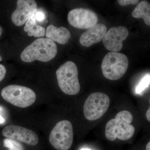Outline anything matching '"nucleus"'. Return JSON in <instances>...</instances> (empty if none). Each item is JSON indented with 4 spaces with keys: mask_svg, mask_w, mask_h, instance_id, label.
I'll return each instance as SVG.
<instances>
[{
    "mask_svg": "<svg viewBox=\"0 0 150 150\" xmlns=\"http://www.w3.org/2000/svg\"><path fill=\"white\" fill-rule=\"evenodd\" d=\"M133 116L131 112L123 110L118 112L115 118L108 121L105 126V136L110 141L118 139L125 141L134 136L135 129L131 125Z\"/></svg>",
    "mask_w": 150,
    "mask_h": 150,
    "instance_id": "f257e3e1",
    "label": "nucleus"
},
{
    "mask_svg": "<svg viewBox=\"0 0 150 150\" xmlns=\"http://www.w3.org/2000/svg\"><path fill=\"white\" fill-rule=\"evenodd\" d=\"M57 52V46L54 41L48 38H38L25 48L21 59L28 63L35 60L48 62L54 59Z\"/></svg>",
    "mask_w": 150,
    "mask_h": 150,
    "instance_id": "f03ea898",
    "label": "nucleus"
},
{
    "mask_svg": "<svg viewBox=\"0 0 150 150\" xmlns=\"http://www.w3.org/2000/svg\"><path fill=\"white\" fill-rule=\"evenodd\" d=\"M56 75L59 87L63 92L69 95L79 92L78 68L74 62L68 61L63 64L56 71Z\"/></svg>",
    "mask_w": 150,
    "mask_h": 150,
    "instance_id": "7ed1b4c3",
    "label": "nucleus"
},
{
    "mask_svg": "<svg viewBox=\"0 0 150 150\" xmlns=\"http://www.w3.org/2000/svg\"><path fill=\"white\" fill-rule=\"evenodd\" d=\"M129 60L126 55L119 52H110L103 58L101 70L103 76L110 80H118L128 69Z\"/></svg>",
    "mask_w": 150,
    "mask_h": 150,
    "instance_id": "20e7f679",
    "label": "nucleus"
},
{
    "mask_svg": "<svg viewBox=\"0 0 150 150\" xmlns=\"http://www.w3.org/2000/svg\"><path fill=\"white\" fill-rule=\"evenodd\" d=\"M1 95L8 102L22 108L32 105L36 98L35 93L31 89L16 85L6 87L1 91Z\"/></svg>",
    "mask_w": 150,
    "mask_h": 150,
    "instance_id": "39448f33",
    "label": "nucleus"
},
{
    "mask_svg": "<svg viewBox=\"0 0 150 150\" xmlns=\"http://www.w3.org/2000/svg\"><path fill=\"white\" fill-rule=\"evenodd\" d=\"M109 105L110 98L106 94L101 92L91 93L84 105L85 117L91 121L99 119L107 111Z\"/></svg>",
    "mask_w": 150,
    "mask_h": 150,
    "instance_id": "423d86ee",
    "label": "nucleus"
},
{
    "mask_svg": "<svg viewBox=\"0 0 150 150\" xmlns=\"http://www.w3.org/2000/svg\"><path fill=\"white\" fill-rule=\"evenodd\" d=\"M74 140L72 125L70 121H59L54 126L49 136V142L58 150H68L71 147Z\"/></svg>",
    "mask_w": 150,
    "mask_h": 150,
    "instance_id": "0eeeda50",
    "label": "nucleus"
},
{
    "mask_svg": "<svg viewBox=\"0 0 150 150\" xmlns=\"http://www.w3.org/2000/svg\"><path fill=\"white\" fill-rule=\"evenodd\" d=\"M68 20L73 27L79 29H88L96 24L98 17L94 12L89 9L77 8L69 12Z\"/></svg>",
    "mask_w": 150,
    "mask_h": 150,
    "instance_id": "6e6552de",
    "label": "nucleus"
},
{
    "mask_svg": "<svg viewBox=\"0 0 150 150\" xmlns=\"http://www.w3.org/2000/svg\"><path fill=\"white\" fill-rule=\"evenodd\" d=\"M4 137L25 143L30 146H35L38 143V138L34 131L16 125L6 126L2 131Z\"/></svg>",
    "mask_w": 150,
    "mask_h": 150,
    "instance_id": "1a4fd4ad",
    "label": "nucleus"
},
{
    "mask_svg": "<svg viewBox=\"0 0 150 150\" xmlns=\"http://www.w3.org/2000/svg\"><path fill=\"white\" fill-rule=\"evenodd\" d=\"M129 34V30L124 26L110 28L102 40L105 47L111 52L120 51L123 48V41L126 40Z\"/></svg>",
    "mask_w": 150,
    "mask_h": 150,
    "instance_id": "9d476101",
    "label": "nucleus"
},
{
    "mask_svg": "<svg viewBox=\"0 0 150 150\" xmlns=\"http://www.w3.org/2000/svg\"><path fill=\"white\" fill-rule=\"evenodd\" d=\"M37 10V4L35 1L18 0L17 2L16 9L11 16L12 21L16 26H22Z\"/></svg>",
    "mask_w": 150,
    "mask_h": 150,
    "instance_id": "9b49d317",
    "label": "nucleus"
},
{
    "mask_svg": "<svg viewBox=\"0 0 150 150\" xmlns=\"http://www.w3.org/2000/svg\"><path fill=\"white\" fill-rule=\"evenodd\" d=\"M107 30V27L104 24H96L82 34L79 39L80 43L82 46L89 47L98 43L103 40Z\"/></svg>",
    "mask_w": 150,
    "mask_h": 150,
    "instance_id": "f8f14e48",
    "label": "nucleus"
},
{
    "mask_svg": "<svg viewBox=\"0 0 150 150\" xmlns=\"http://www.w3.org/2000/svg\"><path fill=\"white\" fill-rule=\"evenodd\" d=\"M46 32L47 38L62 45L68 43L71 37L70 31L66 28H58L53 25L48 26Z\"/></svg>",
    "mask_w": 150,
    "mask_h": 150,
    "instance_id": "ddd939ff",
    "label": "nucleus"
},
{
    "mask_svg": "<svg viewBox=\"0 0 150 150\" xmlns=\"http://www.w3.org/2000/svg\"><path fill=\"white\" fill-rule=\"evenodd\" d=\"M24 30L25 32H28L29 36L38 37L44 36L46 32L44 28L38 25L36 23L35 13L33 14L25 23Z\"/></svg>",
    "mask_w": 150,
    "mask_h": 150,
    "instance_id": "4468645a",
    "label": "nucleus"
},
{
    "mask_svg": "<svg viewBox=\"0 0 150 150\" xmlns=\"http://www.w3.org/2000/svg\"><path fill=\"white\" fill-rule=\"evenodd\" d=\"M132 16L135 18H142L146 24L150 25V4L146 1L138 4L132 12Z\"/></svg>",
    "mask_w": 150,
    "mask_h": 150,
    "instance_id": "2eb2a0df",
    "label": "nucleus"
},
{
    "mask_svg": "<svg viewBox=\"0 0 150 150\" xmlns=\"http://www.w3.org/2000/svg\"><path fill=\"white\" fill-rule=\"evenodd\" d=\"M150 84V75H147L142 79L141 82L137 86L136 92L137 93H142L145 89L148 88Z\"/></svg>",
    "mask_w": 150,
    "mask_h": 150,
    "instance_id": "dca6fc26",
    "label": "nucleus"
},
{
    "mask_svg": "<svg viewBox=\"0 0 150 150\" xmlns=\"http://www.w3.org/2000/svg\"><path fill=\"white\" fill-rule=\"evenodd\" d=\"M118 2L120 5L125 6L129 4H137L139 1L138 0H118Z\"/></svg>",
    "mask_w": 150,
    "mask_h": 150,
    "instance_id": "f3484780",
    "label": "nucleus"
},
{
    "mask_svg": "<svg viewBox=\"0 0 150 150\" xmlns=\"http://www.w3.org/2000/svg\"><path fill=\"white\" fill-rule=\"evenodd\" d=\"M13 148L11 150H24V147L20 142L16 140L12 139Z\"/></svg>",
    "mask_w": 150,
    "mask_h": 150,
    "instance_id": "a211bd4d",
    "label": "nucleus"
},
{
    "mask_svg": "<svg viewBox=\"0 0 150 150\" xmlns=\"http://www.w3.org/2000/svg\"><path fill=\"white\" fill-rule=\"evenodd\" d=\"M35 20L39 22H41L45 20V15L42 11H38L35 13Z\"/></svg>",
    "mask_w": 150,
    "mask_h": 150,
    "instance_id": "6ab92c4d",
    "label": "nucleus"
},
{
    "mask_svg": "<svg viewBox=\"0 0 150 150\" xmlns=\"http://www.w3.org/2000/svg\"><path fill=\"white\" fill-rule=\"evenodd\" d=\"M6 70L4 65L0 64V82L4 79L5 77Z\"/></svg>",
    "mask_w": 150,
    "mask_h": 150,
    "instance_id": "aec40b11",
    "label": "nucleus"
},
{
    "mask_svg": "<svg viewBox=\"0 0 150 150\" xmlns=\"http://www.w3.org/2000/svg\"><path fill=\"white\" fill-rule=\"evenodd\" d=\"M3 110V108L1 106H0V124H4L6 122L5 118H4L2 115Z\"/></svg>",
    "mask_w": 150,
    "mask_h": 150,
    "instance_id": "412c9836",
    "label": "nucleus"
},
{
    "mask_svg": "<svg viewBox=\"0 0 150 150\" xmlns=\"http://www.w3.org/2000/svg\"><path fill=\"white\" fill-rule=\"evenodd\" d=\"M146 117L148 121H150V108L149 109H148L146 113Z\"/></svg>",
    "mask_w": 150,
    "mask_h": 150,
    "instance_id": "4be33fe9",
    "label": "nucleus"
},
{
    "mask_svg": "<svg viewBox=\"0 0 150 150\" xmlns=\"http://www.w3.org/2000/svg\"><path fill=\"white\" fill-rule=\"evenodd\" d=\"M146 150H150V142H149L146 146Z\"/></svg>",
    "mask_w": 150,
    "mask_h": 150,
    "instance_id": "5701e85b",
    "label": "nucleus"
},
{
    "mask_svg": "<svg viewBox=\"0 0 150 150\" xmlns=\"http://www.w3.org/2000/svg\"><path fill=\"white\" fill-rule=\"evenodd\" d=\"M3 32V29L2 28L1 26H0V36L1 35L2 33Z\"/></svg>",
    "mask_w": 150,
    "mask_h": 150,
    "instance_id": "b1692460",
    "label": "nucleus"
},
{
    "mask_svg": "<svg viewBox=\"0 0 150 150\" xmlns=\"http://www.w3.org/2000/svg\"><path fill=\"white\" fill-rule=\"evenodd\" d=\"M81 150H91L88 149H82Z\"/></svg>",
    "mask_w": 150,
    "mask_h": 150,
    "instance_id": "393cba45",
    "label": "nucleus"
},
{
    "mask_svg": "<svg viewBox=\"0 0 150 150\" xmlns=\"http://www.w3.org/2000/svg\"><path fill=\"white\" fill-rule=\"evenodd\" d=\"M2 60V58L1 56L0 55V62Z\"/></svg>",
    "mask_w": 150,
    "mask_h": 150,
    "instance_id": "a878e982",
    "label": "nucleus"
}]
</instances>
